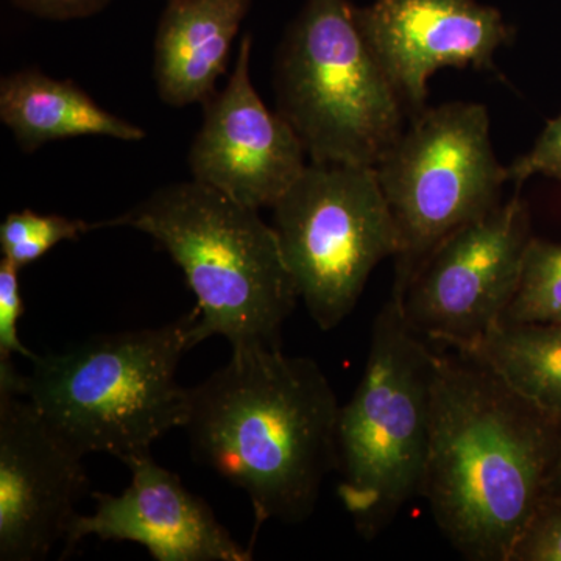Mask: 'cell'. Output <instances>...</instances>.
Instances as JSON below:
<instances>
[{"mask_svg":"<svg viewBox=\"0 0 561 561\" xmlns=\"http://www.w3.org/2000/svg\"><path fill=\"white\" fill-rule=\"evenodd\" d=\"M83 457L24 394L0 389V561L46 560L88 489Z\"/></svg>","mask_w":561,"mask_h":561,"instance_id":"30bf717a","label":"cell"},{"mask_svg":"<svg viewBox=\"0 0 561 561\" xmlns=\"http://www.w3.org/2000/svg\"><path fill=\"white\" fill-rule=\"evenodd\" d=\"M251 38L243 36L227 87L205 103L190 165L198 183L260 210L273 208L298 180L306 150L297 131L262 102L250 79Z\"/></svg>","mask_w":561,"mask_h":561,"instance_id":"8fae6325","label":"cell"},{"mask_svg":"<svg viewBox=\"0 0 561 561\" xmlns=\"http://www.w3.org/2000/svg\"><path fill=\"white\" fill-rule=\"evenodd\" d=\"M197 309L149 330L92 337L62 353L36 356L24 397L51 431L81 457L125 460L186 419L187 389L179 365L197 346Z\"/></svg>","mask_w":561,"mask_h":561,"instance_id":"277c9868","label":"cell"},{"mask_svg":"<svg viewBox=\"0 0 561 561\" xmlns=\"http://www.w3.org/2000/svg\"><path fill=\"white\" fill-rule=\"evenodd\" d=\"M117 227L146 232L183 271L197 300V345L220 335L232 351L280 348V330L300 297L275 228L260 210L192 180L92 224V230Z\"/></svg>","mask_w":561,"mask_h":561,"instance_id":"3957f363","label":"cell"},{"mask_svg":"<svg viewBox=\"0 0 561 561\" xmlns=\"http://www.w3.org/2000/svg\"><path fill=\"white\" fill-rule=\"evenodd\" d=\"M435 364L437 354L391 297L373 323L359 386L339 413L337 494L367 541L421 496Z\"/></svg>","mask_w":561,"mask_h":561,"instance_id":"5b68a950","label":"cell"},{"mask_svg":"<svg viewBox=\"0 0 561 561\" xmlns=\"http://www.w3.org/2000/svg\"><path fill=\"white\" fill-rule=\"evenodd\" d=\"M18 9L44 20L70 21L101 13L110 0H11Z\"/></svg>","mask_w":561,"mask_h":561,"instance_id":"7402d4cb","label":"cell"},{"mask_svg":"<svg viewBox=\"0 0 561 561\" xmlns=\"http://www.w3.org/2000/svg\"><path fill=\"white\" fill-rule=\"evenodd\" d=\"M272 209L298 297L321 331L335 330L373 271L400 251L375 168L309 162Z\"/></svg>","mask_w":561,"mask_h":561,"instance_id":"ba28073f","label":"cell"},{"mask_svg":"<svg viewBox=\"0 0 561 561\" xmlns=\"http://www.w3.org/2000/svg\"><path fill=\"white\" fill-rule=\"evenodd\" d=\"M375 171L400 236L394 297L449 234L496 209L508 183L489 111L474 102L424 110Z\"/></svg>","mask_w":561,"mask_h":561,"instance_id":"52a82bcc","label":"cell"},{"mask_svg":"<svg viewBox=\"0 0 561 561\" xmlns=\"http://www.w3.org/2000/svg\"><path fill=\"white\" fill-rule=\"evenodd\" d=\"M275 90L311 162L376 168L405 130L348 0H306L276 55Z\"/></svg>","mask_w":561,"mask_h":561,"instance_id":"8992f818","label":"cell"},{"mask_svg":"<svg viewBox=\"0 0 561 561\" xmlns=\"http://www.w3.org/2000/svg\"><path fill=\"white\" fill-rule=\"evenodd\" d=\"M561 449V424L467 354H437L421 496L471 561H511Z\"/></svg>","mask_w":561,"mask_h":561,"instance_id":"6da1fadb","label":"cell"},{"mask_svg":"<svg viewBox=\"0 0 561 561\" xmlns=\"http://www.w3.org/2000/svg\"><path fill=\"white\" fill-rule=\"evenodd\" d=\"M357 24L376 60L413 117L426 106L437 70H494L513 28L493 7L476 0H375L356 9Z\"/></svg>","mask_w":561,"mask_h":561,"instance_id":"7c38bea8","label":"cell"},{"mask_svg":"<svg viewBox=\"0 0 561 561\" xmlns=\"http://www.w3.org/2000/svg\"><path fill=\"white\" fill-rule=\"evenodd\" d=\"M341 404L316 360L280 348L232 351L187 389L183 430L194 459L249 496L250 549L262 524L308 522L337 471Z\"/></svg>","mask_w":561,"mask_h":561,"instance_id":"7a4b0ae2","label":"cell"},{"mask_svg":"<svg viewBox=\"0 0 561 561\" xmlns=\"http://www.w3.org/2000/svg\"><path fill=\"white\" fill-rule=\"evenodd\" d=\"M0 121L27 153L76 136L146 138L142 128L101 108L73 81L51 79L38 69L18 70L0 80Z\"/></svg>","mask_w":561,"mask_h":561,"instance_id":"9a60e30c","label":"cell"},{"mask_svg":"<svg viewBox=\"0 0 561 561\" xmlns=\"http://www.w3.org/2000/svg\"><path fill=\"white\" fill-rule=\"evenodd\" d=\"M504 320L561 323V243L531 239Z\"/></svg>","mask_w":561,"mask_h":561,"instance_id":"e0dca14e","label":"cell"},{"mask_svg":"<svg viewBox=\"0 0 561 561\" xmlns=\"http://www.w3.org/2000/svg\"><path fill=\"white\" fill-rule=\"evenodd\" d=\"M537 175L561 180V113L546 125L527 153L507 165V179L516 187Z\"/></svg>","mask_w":561,"mask_h":561,"instance_id":"44dd1931","label":"cell"},{"mask_svg":"<svg viewBox=\"0 0 561 561\" xmlns=\"http://www.w3.org/2000/svg\"><path fill=\"white\" fill-rule=\"evenodd\" d=\"M511 561H561V504L541 502Z\"/></svg>","mask_w":561,"mask_h":561,"instance_id":"ffe728a7","label":"cell"},{"mask_svg":"<svg viewBox=\"0 0 561 561\" xmlns=\"http://www.w3.org/2000/svg\"><path fill=\"white\" fill-rule=\"evenodd\" d=\"M122 463L131 483L121 494L92 493L95 511L76 515L66 531L62 559L87 537L101 541L136 542L157 561H250L221 526L208 502L184 486L149 453L127 457Z\"/></svg>","mask_w":561,"mask_h":561,"instance_id":"4fadbf2b","label":"cell"},{"mask_svg":"<svg viewBox=\"0 0 561 561\" xmlns=\"http://www.w3.org/2000/svg\"><path fill=\"white\" fill-rule=\"evenodd\" d=\"M251 0H169L154 38V81L171 106L209 102Z\"/></svg>","mask_w":561,"mask_h":561,"instance_id":"5bb4252c","label":"cell"},{"mask_svg":"<svg viewBox=\"0 0 561 561\" xmlns=\"http://www.w3.org/2000/svg\"><path fill=\"white\" fill-rule=\"evenodd\" d=\"M20 268L7 260H0V362L22 356L33 360L36 354L20 339V321L25 305L22 298Z\"/></svg>","mask_w":561,"mask_h":561,"instance_id":"d6986e66","label":"cell"},{"mask_svg":"<svg viewBox=\"0 0 561 561\" xmlns=\"http://www.w3.org/2000/svg\"><path fill=\"white\" fill-rule=\"evenodd\" d=\"M545 501L561 504V449L559 459H557L556 467L551 472V478H549L548 486H546Z\"/></svg>","mask_w":561,"mask_h":561,"instance_id":"603a6c76","label":"cell"},{"mask_svg":"<svg viewBox=\"0 0 561 561\" xmlns=\"http://www.w3.org/2000/svg\"><path fill=\"white\" fill-rule=\"evenodd\" d=\"M88 231H92V224L83 220L60 214H38L32 209L18 210L9 214L0 225V251L3 260L22 271L58 243L76 241Z\"/></svg>","mask_w":561,"mask_h":561,"instance_id":"ac0fdd59","label":"cell"},{"mask_svg":"<svg viewBox=\"0 0 561 561\" xmlns=\"http://www.w3.org/2000/svg\"><path fill=\"white\" fill-rule=\"evenodd\" d=\"M459 353L481 362L561 424V323L504 320Z\"/></svg>","mask_w":561,"mask_h":561,"instance_id":"2e32d148","label":"cell"},{"mask_svg":"<svg viewBox=\"0 0 561 561\" xmlns=\"http://www.w3.org/2000/svg\"><path fill=\"white\" fill-rule=\"evenodd\" d=\"M531 239L529 208L515 195L449 234L391 297L424 341L468 348L504 321Z\"/></svg>","mask_w":561,"mask_h":561,"instance_id":"9c48e42d","label":"cell"}]
</instances>
